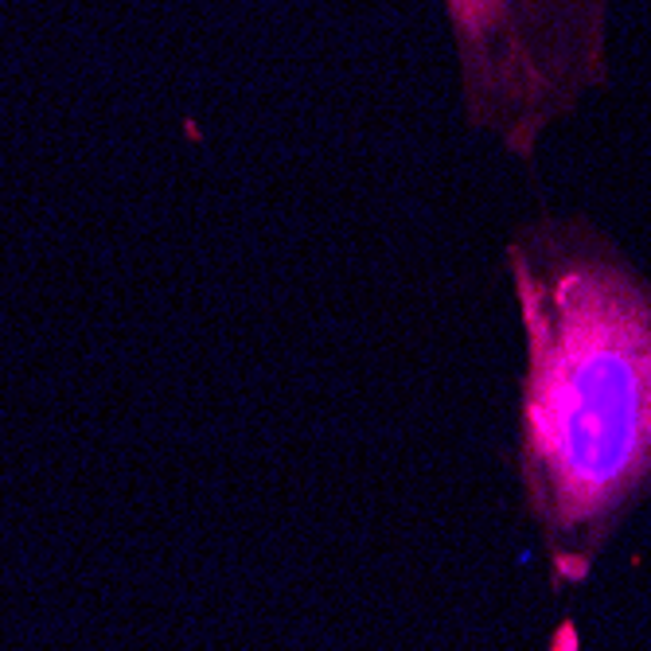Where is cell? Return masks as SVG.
Wrapping results in <instances>:
<instances>
[{
    "label": "cell",
    "mask_w": 651,
    "mask_h": 651,
    "mask_svg": "<svg viewBox=\"0 0 651 651\" xmlns=\"http://www.w3.org/2000/svg\"><path fill=\"white\" fill-rule=\"evenodd\" d=\"M464 117L515 157L605 78L609 0H445Z\"/></svg>",
    "instance_id": "cell-2"
},
{
    "label": "cell",
    "mask_w": 651,
    "mask_h": 651,
    "mask_svg": "<svg viewBox=\"0 0 651 651\" xmlns=\"http://www.w3.org/2000/svg\"><path fill=\"white\" fill-rule=\"evenodd\" d=\"M527 339L519 464L554 581H586L651 492V281L581 219L507 246Z\"/></svg>",
    "instance_id": "cell-1"
}]
</instances>
